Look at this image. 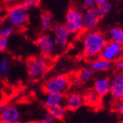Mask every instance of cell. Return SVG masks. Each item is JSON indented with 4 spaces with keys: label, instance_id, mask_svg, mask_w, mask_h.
I'll list each match as a JSON object with an SVG mask.
<instances>
[{
    "label": "cell",
    "instance_id": "6da1fadb",
    "mask_svg": "<svg viewBox=\"0 0 123 123\" xmlns=\"http://www.w3.org/2000/svg\"><path fill=\"white\" fill-rule=\"evenodd\" d=\"M108 42L106 35L98 30L87 31L82 38L84 54L88 59H95L98 57Z\"/></svg>",
    "mask_w": 123,
    "mask_h": 123
},
{
    "label": "cell",
    "instance_id": "7a4b0ae2",
    "mask_svg": "<svg viewBox=\"0 0 123 123\" xmlns=\"http://www.w3.org/2000/svg\"><path fill=\"white\" fill-rule=\"evenodd\" d=\"M71 87V79L66 74H59L48 79L43 84L44 93H58L65 95Z\"/></svg>",
    "mask_w": 123,
    "mask_h": 123
},
{
    "label": "cell",
    "instance_id": "3957f363",
    "mask_svg": "<svg viewBox=\"0 0 123 123\" xmlns=\"http://www.w3.org/2000/svg\"><path fill=\"white\" fill-rule=\"evenodd\" d=\"M50 68V62L48 58L44 56H34L27 61V71L29 79L32 80H38L41 79Z\"/></svg>",
    "mask_w": 123,
    "mask_h": 123
},
{
    "label": "cell",
    "instance_id": "277c9868",
    "mask_svg": "<svg viewBox=\"0 0 123 123\" xmlns=\"http://www.w3.org/2000/svg\"><path fill=\"white\" fill-rule=\"evenodd\" d=\"M63 24L71 34H80L83 33V11L76 7H70L68 9Z\"/></svg>",
    "mask_w": 123,
    "mask_h": 123
},
{
    "label": "cell",
    "instance_id": "5b68a950",
    "mask_svg": "<svg viewBox=\"0 0 123 123\" xmlns=\"http://www.w3.org/2000/svg\"><path fill=\"white\" fill-rule=\"evenodd\" d=\"M28 11L20 4L14 5L9 9L6 15V21L14 29H21L28 21Z\"/></svg>",
    "mask_w": 123,
    "mask_h": 123
},
{
    "label": "cell",
    "instance_id": "8992f818",
    "mask_svg": "<svg viewBox=\"0 0 123 123\" xmlns=\"http://www.w3.org/2000/svg\"><path fill=\"white\" fill-rule=\"evenodd\" d=\"M36 45L41 56L45 58L52 57L57 50V46L54 41L53 37L48 33H43L38 37L36 39Z\"/></svg>",
    "mask_w": 123,
    "mask_h": 123
},
{
    "label": "cell",
    "instance_id": "52a82bcc",
    "mask_svg": "<svg viewBox=\"0 0 123 123\" xmlns=\"http://www.w3.org/2000/svg\"><path fill=\"white\" fill-rule=\"evenodd\" d=\"M99 57L113 62L123 58V45L118 43L108 41L99 55Z\"/></svg>",
    "mask_w": 123,
    "mask_h": 123
},
{
    "label": "cell",
    "instance_id": "ba28073f",
    "mask_svg": "<svg viewBox=\"0 0 123 123\" xmlns=\"http://www.w3.org/2000/svg\"><path fill=\"white\" fill-rule=\"evenodd\" d=\"M52 37L57 48L64 49L68 44L70 39V32L68 30L63 23L55 22L51 29Z\"/></svg>",
    "mask_w": 123,
    "mask_h": 123
},
{
    "label": "cell",
    "instance_id": "9c48e42d",
    "mask_svg": "<svg viewBox=\"0 0 123 123\" xmlns=\"http://www.w3.org/2000/svg\"><path fill=\"white\" fill-rule=\"evenodd\" d=\"M102 16L98 13L97 8L86 9L83 11V25L84 30L92 31L96 30L101 21Z\"/></svg>",
    "mask_w": 123,
    "mask_h": 123
},
{
    "label": "cell",
    "instance_id": "30bf717a",
    "mask_svg": "<svg viewBox=\"0 0 123 123\" xmlns=\"http://www.w3.org/2000/svg\"><path fill=\"white\" fill-rule=\"evenodd\" d=\"M110 82V94L114 101L122 99L123 98V72L115 73L111 79Z\"/></svg>",
    "mask_w": 123,
    "mask_h": 123
},
{
    "label": "cell",
    "instance_id": "8fae6325",
    "mask_svg": "<svg viewBox=\"0 0 123 123\" xmlns=\"http://www.w3.org/2000/svg\"><path fill=\"white\" fill-rule=\"evenodd\" d=\"M85 104L83 95L80 92H73L70 93H68L64 98L63 105L67 110H79L80 108L82 107Z\"/></svg>",
    "mask_w": 123,
    "mask_h": 123
},
{
    "label": "cell",
    "instance_id": "7c38bea8",
    "mask_svg": "<svg viewBox=\"0 0 123 123\" xmlns=\"http://www.w3.org/2000/svg\"><path fill=\"white\" fill-rule=\"evenodd\" d=\"M20 111L15 106H7L0 115V121L3 123H17L20 121Z\"/></svg>",
    "mask_w": 123,
    "mask_h": 123
},
{
    "label": "cell",
    "instance_id": "4fadbf2b",
    "mask_svg": "<svg viewBox=\"0 0 123 123\" xmlns=\"http://www.w3.org/2000/svg\"><path fill=\"white\" fill-rule=\"evenodd\" d=\"M93 90L99 95L101 98L110 94V82L108 78H98L95 80L93 85Z\"/></svg>",
    "mask_w": 123,
    "mask_h": 123
},
{
    "label": "cell",
    "instance_id": "5bb4252c",
    "mask_svg": "<svg viewBox=\"0 0 123 123\" xmlns=\"http://www.w3.org/2000/svg\"><path fill=\"white\" fill-rule=\"evenodd\" d=\"M45 94L46 95L44 98V105L46 109L63 104L65 95L58 94V93H45Z\"/></svg>",
    "mask_w": 123,
    "mask_h": 123
},
{
    "label": "cell",
    "instance_id": "9a60e30c",
    "mask_svg": "<svg viewBox=\"0 0 123 123\" xmlns=\"http://www.w3.org/2000/svg\"><path fill=\"white\" fill-rule=\"evenodd\" d=\"M108 41L123 44V28L121 27H110L106 34Z\"/></svg>",
    "mask_w": 123,
    "mask_h": 123
},
{
    "label": "cell",
    "instance_id": "2e32d148",
    "mask_svg": "<svg viewBox=\"0 0 123 123\" xmlns=\"http://www.w3.org/2000/svg\"><path fill=\"white\" fill-rule=\"evenodd\" d=\"M83 98H84L85 104L91 107H98L101 101V97L93 89L86 91L83 94Z\"/></svg>",
    "mask_w": 123,
    "mask_h": 123
},
{
    "label": "cell",
    "instance_id": "e0dca14e",
    "mask_svg": "<svg viewBox=\"0 0 123 123\" xmlns=\"http://www.w3.org/2000/svg\"><path fill=\"white\" fill-rule=\"evenodd\" d=\"M55 21L53 16L49 12H44L40 15V27L44 33L50 32L53 27Z\"/></svg>",
    "mask_w": 123,
    "mask_h": 123
},
{
    "label": "cell",
    "instance_id": "ac0fdd59",
    "mask_svg": "<svg viewBox=\"0 0 123 123\" xmlns=\"http://www.w3.org/2000/svg\"><path fill=\"white\" fill-rule=\"evenodd\" d=\"M91 68L93 70L98 72H104L110 70L111 68V62L106 61V60L103 59V58H95L91 62Z\"/></svg>",
    "mask_w": 123,
    "mask_h": 123
},
{
    "label": "cell",
    "instance_id": "d6986e66",
    "mask_svg": "<svg viewBox=\"0 0 123 123\" xmlns=\"http://www.w3.org/2000/svg\"><path fill=\"white\" fill-rule=\"evenodd\" d=\"M47 111L51 114L55 120L61 121V120H63L64 117H65L67 110H66V108L64 107L63 104H62V105L49 108V109H47Z\"/></svg>",
    "mask_w": 123,
    "mask_h": 123
},
{
    "label": "cell",
    "instance_id": "ffe728a7",
    "mask_svg": "<svg viewBox=\"0 0 123 123\" xmlns=\"http://www.w3.org/2000/svg\"><path fill=\"white\" fill-rule=\"evenodd\" d=\"M113 3L110 0H105V1H104V2H102L101 4H98L96 6L98 13L100 14V15L102 17L109 15L113 10Z\"/></svg>",
    "mask_w": 123,
    "mask_h": 123
},
{
    "label": "cell",
    "instance_id": "44dd1931",
    "mask_svg": "<svg viewBox=\"0 0 123 123\" xmlns=\"http://www.w3.org/2000/svg\"><path fill=\"white\" fill-rule=\"evenodd\" d=\"M77 76L79 77V79L82 81L83 83L89 82L92 80L93 76H94V70L92 68H84L80 69V71L79 72Z\"/></svg>",
    "mask_w": 123,
    "mask_h": 123
},
{
    "label": "cell",
    "instance_id": "7402d4cb",
    "mask_svg": "<svg viewBox=\"0 0 123 123\" xmlns=\"http://www.w3.org/2000/svg\"><path fill=\"white\" fill-rule=\"evenodd\" d=\"M10 67V60L6 56L0 58V76H6Z\"/></svg>",
    "mask_w": 123,
    "mask_h": 123
},
{
    "label": "cell",
    "instance_id": "603a6c76",
    "mask_svg": "<svg viewBox=\"0 0 123 123\" xmlns=\"http://www.w3.org/2000/svg\"><path fill=\"white\" fill-rule=\"evenodd\" d=\"M39 4L40 0H20V5L22 6L27 11L35 10L38 7Z\"/></svg>",
    "mask_w": 123,
    "mask_h": 123
},
{
    "label": "cell",
    "instance_id": "cb8c5ba5",
    "mask_svg": "<svg viewBox=\"0 0 123 123\" xmlns=\"http://www.w3.org/2000/svg\"><path fill=\"white\" fill-rule=\"evenodd\" d=\"M14 32V28L8 23L4 24L0 27V37H4V38H8L11 36Z\"/></svg>",
    "mask_w": 123,
    "mask_h": 123
},
{
    "label": "cell",
    "instance_id": "d4e9b609",
    "mask_svg": "<svg viewBox=\"0 0 123 123\" xmlns=\"http://www.w3.org/2000/svg\"><path fill=\"white\" fill-rule=\"evenodd\" d=\"M70 79H71V86H73L75 90H79L80 88H81L83 82L79 79V77L74 76V77H73V78L70 77Z\"/></svg>",
    "mask_w": 123,
    "mask_h": 123
},
{
    "label": "cell",
    "instance_id": "484cf974",
    "mask_svg": "<svg viewBox=\"0 0 123 123\" xmlns=\"http://www.w3.org/2000/svg\"><path fill=\"white\" fill-rule=\"evenodd\" d=\"M9 46V38L0 37V54L5 52Z\"/></svg>",
    "mask_w": 123,
    "mask_h": 123
},
{
    "label": "cell",
    "instance_id": "4316f807",
    "mask_svg": "<svg viewBox=\"0 0 123 123\" xmlns=\"http://www.w3.org/2000/svg\"><path fill=\"white\" fill-rule=\"evenodd\" d=\"M114 109L118 114L123 115V98L122 99L115 101V104H114Z\"/></svg>",
    "mask_w": 123,
    "mask_h": 123
},
{
    "label": "cell",
    "instance_id": "83f0119b",
    "mask_svg": "<svg viewBox=\"0 0 123 123\" xmlns=\"http://www.w3.org/2000/svg\"><path fill=\"white\" fill-rule=\"evenodd\" d=\"M83 5L85 9H92L96 7L95 0H83Z\"/></svg>",
    "mask_w": 123,
    "mask_h": 123
},
{
    "label": "cell",
    "instance_id": "f1b7e54d",
    "mask_svg": "<svg viewBox=\"0 0 123 123\" xmlns=\"http://www.w3.org/2000/svg\"><path fill=\"white\" fill-rule=\"evenodd\" d=\"M44 119H45L46 121H48V122H50V123H52L54 121H55V119H54V117L52 116V115L48 111L46 112L45 115H44Z\"/></svg>",
    "mask_w": 123,
    "mask_h": 123
},
{
    "label": "cell",
    "instance_id": "f546056e",
    "mask_svg": "<svg viewBox=\"0 0 123 123\" xmlns=\"http://www.w3.org/2000/svg\"><path fill=\"white\" fill-rule=\"evenodd\" d=\"M116 66L121 71H123V58H121L120 60L116 61Z\"/></svg>",
    "mask_w": 123,
    "mask_h": 123
},
{
    "label": "cell",
    "instance_id": "4dcf8cb0",
    "mask_svg": "<svg viewBox=\"0 0 123 123\" xmlns=\"http://www.w3.org/2000/svg\"><path fill=\"white\" fill-rule=\"evenodd\" d=\"M30 123H50V122H48V121L44 118V119H42V120H38V121H33V122H30Z\"/></svg>",
    "mask_w": 123,
    "mask_h": 123
},
{
    "label": "cell",
    "instance_id": "1f68e13d",
    "mask_svg": "<svg viewBox=\"0 0 123 123\" xmlns=\"http://www.w3.org/2000/svg\"><path fill=\"white\" fill-rule=\"evenodd\" d=\"M6 107H7V105H4V104H0V115H2V113L4 112V110H5Z\"/></svg>",
    "mask_w": 123,
    "mask_h": 123
},
{
    "label": "cell",
    "instance_id": "d6a6232c",
    "mask_svg": "<svg viewBox=\"0 0 123 123\" xmlns=\"http://www.w3.org/2000/svg\"><path fill=\"white\" fill-rule=\"evenodd\" d=\"M104 1H105V0H95V3H96V5H98V4H101V3L104 2Z\"/></svg>",
    "mask_w": 123,
    "mask_h": 123
},
{
    "label": "cell",
    "instance_id": "836d02e7",
    "mask_svg": "<svg viewBox=\"0 0 123 123\" xmlns=\"http://www.w3.org/2000/svg\"><path fill=\"white\" fill-rule=\"evenodd\" d=\"M17 123H30V122H28V121H19Z\"/></svg>",
    "mask_w": 123,
    "mask_h": 123
},
{
    "label": "cell",
    "instance_id": "e575fe53",
    "mask_svg": "<svg viewBox=\"0 0 123 123\" xmlns=\"http://www.w3.org/2000/svg\"><path fill=\"white\" fill-rule=\"evenodd\" d=\"M0 97H1V93H0Z\"/></svg>",
    "mask_w": 123,
    "mask_h": 123
},
{
    "label": "cell",
    "instance_id": "d590c367",
    "mask_svg": "<svg viewBox=\"0 0 123 123\" xmlns=\"http://www.w3.org/2000/svg\"><path fill=\"white\" fill-rule=\"evenodd\" d=\"M119 123H123V122H119Z\"/></svg>",
    "mask_w": 123,
    "mask_h": 123
},
{
    "label": "cell",
    "instance_id": "8d00e7d4",
    "mask_svg": "<svg viewBox=\"0 0 123 123\" xmlns=\"http://www.w3.org/2000/svg\"><path fill=\"white\" fill-rule=\"evenodd\" d=\"M0 123H3V122H1V121H0Z\"/></svg>",
    "mask_w": 123,
    "mask_h": 123
},
{
    "label": "cell",
    "instance_id": "74e56055",
    "mask_svg": "<svg viewBox=\"0 0 123 123\" xmlns=\"http://www.w3.org/2000/svg\"><path fill=\"white\" fill-rule=\"evenodd\" d=\"M122 45H123V44H122Z\"/></svg>",
    "mask_w": 123,
    "mask_h": 123
}]
</instances>
